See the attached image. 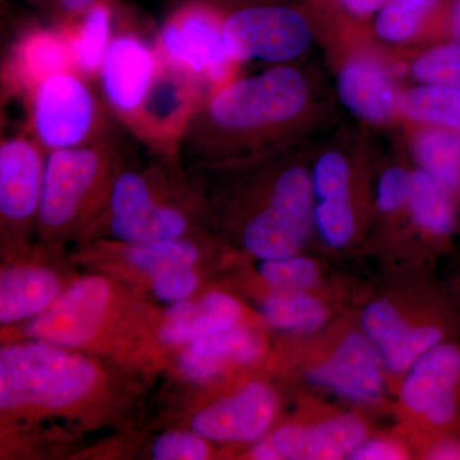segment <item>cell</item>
<instances>
[{"label": "cell", "instance_id": "6da1fadb", "mask_svg": "<svg viewBox=\"0 0 460 460\" xmlns=\"http://www.w3.org/2000/svg\"><path fill=\"white\" fill-rule=\"evenodd\" d=\"M307 102L305 78L290 66L226 84L202 100L181 133L177 150L196 160L210 157L230 136L248 135L289 122Z\"/></svg>", "mask_w": 460, "mask_h": 460}, {"label": "cell", "instance_id": "7a4b0ae2", "mask_svg": "<svg viewBox=\"0 0 460 460\" xmlns=\"http://www.w3.org/2000/svg\"><path fill=\"white\" fill-rule=\"evenodd\" d=\"M96 380L93 366L50 344L16 345L0 352V407L60 408L77 402Z\"/></svg>", "mask_w": 460, "mask_h": 460}, {"label": "cell", "instance_id": "3957f363", "mask_svg": "<svg viewBox=\"0 0 460 460\" xmlns=\"http://www.w3.org/2000/svg\"><path fill=\"white\" fill-rule=\"evenodd\" d=\"M98 75L109 109L140 136L164 104L177 74L137 35L119 33L109 42Z\"/></svg>", "mask_w": 460, "mask_h": 460}, {"label": "cell", "instance_id": "277c9868", "mask_svg": "<svg viewBox=\"0 0 460 460\" xmlns=\"http://www.w3.org/2000/svg\"><path fill=\"white\" fill-rule=\"evenodd\" d=\"M87 77L75 69L59 72L31 91L32 137L44 150L107 141V117Z\"/></svg>", "mask_w": 460, "mask_h": 460}, {"label": "cell", "instance_id": "5b68a950", "mask_svg": "<svg viewBox=\"0 0 460 460\" xmlns=\"http://www.w3.org/2000/svg\"><path fill=\"white\" fill-rule=\"evenodd\" d=\"M111 140L48 151L39 219L50 229L74 222L118 160Z\"/></svg>", "mask_w": 460, "mask_h": 460}, {"label": "cell", "instance_id": "8992f818", "mask_svg": "<svg viewBox=\"0 0 460 460\" xmlns=\"http://www.w3.org/2000/svg\"><path fill=\"white\" fill-rule=\"evenodd\" d=\"M157 51L199 89L208 84L217 90L233 63L224 42L222 20L201 2L183 5L166 20Z\"/></svg>", "mask_w": 460, "mask_h": 460}, {"label": "cell", "instance_id": "52a82bcc", "mask_svg": "<svg viewBox=\"0 0 460 460\" xmlns=\"http://www.w3.org/2000/svg\"><path fill=\"white\" fill-rule=\"evenodd\" d=\"M222 32L233 62H288L304 53L313 39L301 13L277 5H253L232 12L222 20Z\"/></svg>", "mask_w": 460, "mask_h": 460}, {"label": "cell", "instance_id": "ba28073f", "mask_svg": "<svg viewBox=\"0 0 460 460\" xmlns=\"http://www.w3.org/2000/svg\"><path fill=\"white\" fill-rule=\"evenodd\" d=\"M109 296V284L102 278L75 281L30 323L27 332L32 338L54 347L86 344L98 334Z\"/></svg>", "mask_w": 460, "mask_h": 460}, {"label": "cell", "instance_id": "9c48e42d", "mask_svg": "<svg viewBox=\"0 0 460 460\" xmlns=\"http://www.w3.org/2000/svg\"><path fill=\"white\" fill-rule=\"evenodd\" d=\"M381 358L366 335L350 332L326 361L308 372L314 385L356 402H374L384 392Z\"/></svg>", "mask_w": 460, "mask_h": 460}, {"label": "cell", "instance_id": "30bf717a", "mask_svg": "<svg viewBox=\"0 0 460 460\" xmlns=\"http://www.w3.org/2000/svg\"><path fill=\"white\" fill-rule=\"evenodd\" d=\"M361 326L381 362L393 374L408 371L429 348L444 341V330L440 326H411L394 305L386 301L366 305Z\"/></svg>", "mask_w": 460, "mask_h": 460}, {"label": "cell", "instance_id": "8fae6325", "mask_svg": "<svg viewBox=\"0 0 460 460\" xmlns=\"http://www.w3.org/2000/svg\"><path fill=\"white\" fill-rule=\"evenodd\" d=\"M275 413L274 394L263 384H250L237 394L199 411L193 432L213 441H252L270 426Z\"/></svg>", "mask_w": 460, "mask_h": 460}, {"label": "cell", "instance_id": "7c38bea8", "mask_svg": "<svg viewBox=\"0 0 460 460\" xmlns=\"http://www.w3.org/2000/svg\"><path fill=\"white\" fill-rule=\"evenodd\" d=\"M44 148L33 137L18 135L0 146V211L12 222L30 219L40 205Z\"/></svg>", "mask_w": 460, "mask_h": 460}, {"label": "cell", "instance_id": "4fadbf2b", "mask_svg": "<svg viewBox=\"0 0 460 460\" xmlns=\"http://www.w3.org/2000/svg\"><path fill=\"white\" fill-rule=\"evenodd\" d=\"M401 396L423 417L438 405L460 402V345L441 341L423 353L408 368Z\"/></svg>", "mask_w": 460, "mask_h": 460}, {"label": "cell", "instance_id": "5bb4252c", "mask_svg": "<svg viewBox=\"0 0 460 460\" xmlns=\"http://www.w3.org/2000/svg\"><path fill=\"white\" fill-rule=\"evenodd\" d=\"M366 426L349 414L334 417L307 428L283 426L271 436L280 458L289 460H338L348 458L366 438Z\"/></svg>", "mask_w": 460, "mask_h": 460}, {"label": "cell", "instance_id": "9a60e30c", "mask_svg": "<svg viewBox=\"0 0 460 460\" xmlns=\"http://www.w3.org/2000/svg\"><path fill=\"white\" fill-rule=\"evenodd\" d=\"M241 314L238 302L224 293H210L199 302H177L169 308L159 337L166 344L190 343L234 328Z\"/></svg>", "mask_w": 460, "mask_h": 460}, {"label": "cell", "instance_id": "2e32d148", "mask_svg": "<svg viewBox=\"0 0 460 460\" xmlns=\"http://www.w3.org/2000/svg\"><path fill=\"white\" fill-rule=\"evenodd\" d=\"M68 69H75L74 57L68 39L59 27L30 30L21 36L12 54L13 80L29 91L50 75Z\"/></svg>", "mask_w": 460, "mask_h": 460}, {"label": "cell", "instance_id": "e0dca14e", "mask_svg": "<svg viewBox=\"0 0 460 460\" xmlns=\"http://www.w3.org/2000/svg\"><path fill=\"white\" fill-rule=\"evenodd\" d=\"M261 352L259 335L250 330L230 328L190 341L189 349L181 354L180 366L192 380H206L226 363L252 362Z\"/></svg>", "mask_w": 460, "mask_h": 460}, {"label": "cell", "instance_id": "ac0fdd59", "mask_svg": "<svg viewBox=\"0 0 460 460\" xmlns=\"http://www.w3.org/2000/svg\"><path fill=\"white\" fill-rule=\"evenodd\" d=\"M339 95L352 113L383 120L394 111L396 91L385 72L367 60L348 63L339 77Z\"/></svg>", "mask_w": 460, "mask_h": 460}, {"label": "cell", "instance_id": "d6986e66", "mask_svg": "<svg viewBox=\"0 0 460 460\" xmlns=\"http://www.w3.org/2000/svg\"><path fill=\"white\" fill-rule=\"evenodd\" d=\"M58 295V280L40 268L8 269L0 279V323H13L41 314Z\"/></svg>", "mask_w": 460, "mask_h": 460}, {"label": "cell", "instance_id": "ffe728a7", "mask_svg": "<svg viewBox=\"0 0 460 460\" xmlns=\"http://www.w3.org/2000/svg\"><path fill=\"white\" fill-rule=\"evenodd\" d=\"M111 9L107 0H98L77 20L59 26L71 45L74 66L84 77L99 75L111 42Z\"/></svg>", "mask_w": 460, "mask_h": 460}, {"label": "cell", "instance_id": "44dd1931", "mask_svg": "<svg viewBox=\"0 0 460 460\" xmlns=\"http://www.w3.org/2000/svg\"><path fill=\"white\" fill-rule=\"evenodd\" d=\"M307 233L268 206L251 217L244 228L243 242L248 252L266 261L296 255Z\"/></svg>", "mask_w": 460, "mask_h": 460}, {"label": "cell", "instance_id": "7402d4cb", "mask_svg": "<svg viewBox=\"0 0 460 460\" xmlns=\"http://www.w3.org/2000/svg\"><path fill=\"white\" fill-rule=\"evenodd\" d=\"M111 229L124 242L146 243L180 238L186 232L187 219L178 208L154 201L128 217H111Z\"/></svg>", "mask_w": 460, "mask_h": 460}, {"label": "cell", "instance_id": "603a6c76", "mask_svg": "<svg viewBox=\"0 0 460 460\" xmlns=\"http://www.w3.org/2000/svg\"><path fill=\"white\" fill-rule=\"evenodd\" d=\"M411 217L420 228L438 237H447L456 226V215L447 190L423 171L411 174L407 199Z\"/></svg>", "mask_w": 460, "mask_h": 460}, {"label": "cell", "instance_id": "cb8c5ba5", "mask_svg": "<svg viewBox=\"0 0 460 460\" xmlns=\"http://www.w3.org/2000/svg\"><path fill=\"white\" fill-rule=\"evenodd\" d=\"M261 314L274 328L310 332L325 323L328 310L304 290H277L263 301Z\"/></svg>", "mask_w": 460, "mask_h": 460}, {"label": "cell", "instance_id": "d4e9b609", "mask_svg": "<svg viewBox=\"0 0 460 460\" xmlns=\"http://www.w3.org/2000/svg\"><path fill=\"white\" fill-rule=\"evenodd\" d=\"M402 113L420 122L460 132V91L426 84L405 91L398 102Z\"/></svg>", "mask_w": 460, "mask_h": 460}, {"label": "cell", "instance_id": "484cf974", "mask_svg": "<svg viewBox=\"0 0 460 460\" xmlns=\"http://www.w3.org/2000/svg\"><path fill=\"white\" fill-rule=\"evenodd\" d=\"M417 162L443 189L460 187V136L444 129L423 132L414 146Z\"/></svg>", "mask_w": 460, "mask_h": 460}, {"label": "cell", "instance_id": "4316f807", "mask_svg": "<svg viewBox=\"0 0 460 460\" xmlns=\"http://www.w3.org/2000/svg\"><path fill=\"white\" fill-rule=\"evenodd\" d=\"M313 195L310 175L301 166H292L275 181L268 206L308 230L313 215Z\"/></svg>", "mask_w": 460, "mask_h": 460}, {"label": "cell", "instance_id": "83f0119b", "mask_svg": "<svg viewBox=\"0 0 460 460\" xmlns=\"http://www.w3.org/2000/svg\"><path fill=\"white\" fill-rule=\"evenodd\" d=\"M198 256V248L180 238L135 243L127 253L135 268L153 277L174 269L192 268Z\"/></svg>", "mask_w": 460, "mask_h": 460}, {"label": "cell", "instance_id": "f1b7e54d", "mask_svg": "<svg viewBox=\"0 0 460 460\" xmlns=\"http://www.w3.org/2000/svg\"><path fill=\"white\" fill-rule=\"evenodd\" d=\"M435 3L436 0H386L375 25L377 35L390 42L408 40Z\"/></svg>", "mask_w": 460, "mask_h": 460}, {"label": "cell", "instance_id": "f546056e", "mask_svg": "<svg viewBox=\"0 0 460 460\" xmlns=\"http://www.w3.org/2000/svg\"><path fill=\"white\" fill-rule=\"evenodd\" d=\"M411 75L420 83L460 91V47L445 45L422 54L411 66Z\"/></svg>", "mask_w": 460, "mask_h": 460}, {"label": "cell", "instance_id": "4dcf8cb0", "mask_svg": "<svg viewBox=\"0 0 460 460\" xmlns=\"http://www.w3.org/2000/svg\"><path fill=\"white\" fill-rule=\"evenodd\" d=\"M314 217L321 238L330 247H343L352 239L354 215L348 196L319 199Z\"/></svg>", "mask_w": 460, "mask_h": 460}, {"label": "cell", "instance_id": "1f68e13d", "mask_svg": "<svg viewBox=\"0 0 460 460\" xmlns=\"http://www.w3.org/2000/svg\"><path fill=\"white\" fill-rule=\"evenodd\" d=\"M260 271L263 279L277 290H305L319 278V269L313 260L296 255L266 260Z\"/></svg>", "mask_w": 460, "mask_h": 460}, {"label": "cell", "instance_id": "d6a6232c", "mask_svg": "<svg viewBox=\"0 0 460 460\" xmlns=\"http://www.w3.org/2000/svg\"><path fill=\"white\" fill-rule=\"evenodd\" d=\"M313 189L317 199H334L348 196L349 168L341 154L326 153L314 165Z\"/></svg>", "mask_w": 460, "mask_h": 460}, {"label": "cell", "instance_id": "836d02e7", "mask_svg": "<svg viewBox=\"0 0 460 460\" xmlns=\"http://www.w3.org/2000/svg\"><path fill=\"white\" fill-rule=\"evenodd\" d=\"M156 460H199L208 456L204 438L189 432H169L156 438L151 447Z\"/></svg>", "mask_w": 460, "mask_h": 460}, {"label": "cell", "instance_id": "e575fe53", "mask_svg": "<svg viewBox=\"0 0 460 460\" xmlns=\"http://www.w3.org/2000/svg\"><path fill=\"white\" fill-rule=\"evenodd\" d=\"M198 286V275L190 268L174 269L154 275L153 288L157 298L171 304L184 301Z\"/></svg>", "mask_w": 460, "mask_h": 460}, {"label": "cell", "instance_id": "d590c367", "mask_svg": "<svg viewBox=\"0 0 460 460\" xmlns=\"http://www.w3.org/2000/svg\"><path fill=\"white\" fill-rule=\"evenodd\" d=\"M411 174L401 168L387 169L378 181L376 201L384 213H392L407 201Z\"/></svg>", "mask_w": 460, "mask_h": 460}, {"label": "cell", "instance_id": "8d00e7d4", "mask_svg": "<svg viewBox=\"0 0 460 460\" xmlns=\"http://www.w3.org/2000/svg\"><path fill=\"white\" fill-rule=\"evenodd\" d=\"M404 453L398 445L387 440L362 441L348 459L353 460H399Z\"/></svg>", "mask_w": 460, "mask_h": 460}, {"label": "cell", "instance_id": "74e56055", "mask_svg": "<svg viewBox=\"0 0 460 460\" xmlns=\"http://www.w3.org/2000/svg\"><path fill=\"white\" fill-rule=\"evenodd\" d=\"M39 4L47 5L51 11L56 12L58 16L62 18V25L72 22L83 16L98 0H35Z\"/></svg>", "mask_w": 460, "mask_h": 460}, {"label": "cell", "instance_id": "f35d334b", "mask_svg": "<svg viewBox=\"0 0 460 460\" xmlns=\"http://www.w3.org/2000/svg\"><path fill=\"white\" fill-rule=\"evenodd\" d=\"M344 7L349 9L352 13L370 14L383 7L386 0H341Z\"/></svg>", "mask_w": 460, "mask_h": 460}, {"label": "cell", "instance_id": "ab89813d", "mask_svg": "<svg viewBox=\"0 0 460 460\" xmlns=\"http://www.w3.org/2000/svg\"><path fill=\"white\" fill-rule=\"evenodd\" d=\"M252 458L259 460H277L280 459V456L270 441V443H261L253 447Z\"/></svg>", "mask_w": 460, "mask_h": 460}, {"label": "cell", "instance_id": "60d3db41", "mask_svg": "<svg viewBox=\"0 0 460 460\" xmlns=\"http://www.w3.org/2000/svg\"><path fill=\"white\" fill-rule=\"evenodd\" d=\"M454 13H456V30H458V35L460 38V0L456 2V12H454Z\"/></svg>", "mask_w": 460, "mask_h": 460}]
</instances>
